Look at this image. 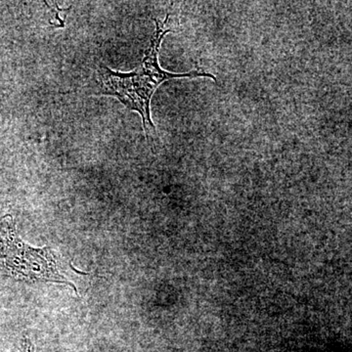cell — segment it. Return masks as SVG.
Instances as JSON below:
<instances>
[{
  "label": "cell",
  "instance_id": "cell-1",
  "mask_svg": "<svg viewBox=\"0 0 352 352\" xmlns=\"http://www.w3.org/2000/svg\"><path fill=\"white\" fill-rule=\"evenodd\" d=\"M168 19L170 15L166 16L164 22L155 19L156 29L154 34L142 62L134 71L122 73L113 71L105 65L101 64L96 69L95 76V94L115 97L129 110L138 113L142 119L148 141L157 136L156 126L151 118V100L153 95L162 83L173 78H210L217 80L214 75L206 72L193 71L185 74H175L162 69L159 63V51L164 36L171 32V30L166 29Z\"/></svg>",
  "mask_w": 352,
  "mask_h": 352
},
{
  "label": "cell",
  "instance_id": "cell-2",
  "mask_svg": "<svg viewBox=\"0 0 352 352\" xmlns=\"http://www.w3.org/2000/svg\"><path fill=\"white\" fill-rule=\"evenodd\" d=\"M0 256L18 278L67 284L78 293L75 285L60 274L56 256L50 248L36 249L18 237L11 215H6L0 222Z\"/></svg>",
  "mask_w": 352,
  "mask_h": 352
}]
</instances>
